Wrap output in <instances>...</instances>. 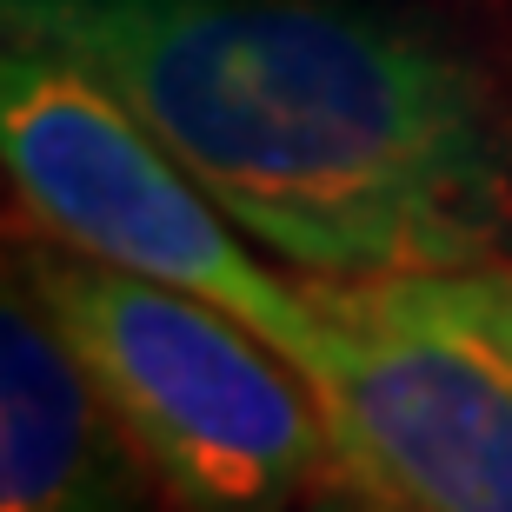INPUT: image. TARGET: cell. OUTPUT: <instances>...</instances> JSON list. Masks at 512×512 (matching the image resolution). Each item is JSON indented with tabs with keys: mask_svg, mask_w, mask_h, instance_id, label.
<instances>
[{
	"mask_svg": "<svg viewBox=\"0 0 512 512\" xmlns=\"http://www.w3.org/2000/svg\"><path fill=\"white\" fill-rule=\"evenodd\" d=\"M313 280L512 266V67L413 0H7Z\"/></svg>",
	"mask_w": 512,
	"mask_h": 512,
	"instance_id": "cell-1",
	"label": "cell"
},
{
	"mask_svg": "<svg viewBox=\"0 0 512 512\" xmlns=\"http://www.w3.org/2000/svg\"><path fill=\"white\" fill-rule=\"evenodd\" d=\"M7 280L67 340L173 512H300L353 486L313 380L233 313L47 233L7 247Z\"/></svg>",
	"mask_w": 512,
	"mask_h": 512,
	"instance_id": "cell-2",
	"label": "cell"
},
{
	"mask_svg": "<svg viewBox=\"0 0 512 512\" xmlns=\"http://www.w3.org/2000/svg\"><path fill=\"white\" fill-rule=\"evenodd\" d=\"M0 160L34 233L233 313L306 380L326 373L340 320L320 300V286L280 280L107 80L54 47L7 40Z\"/></svg>",
	"mask_w": 512,
	"mask_h": 512,
	"instance_id": "cell-3",
	"label": "cell"
},
{
	"mask_svg": "<svg viewBox=\"0 0 512 512\" xmlns=\"http://www.w3.org/2000/svg\"><path fill=\"white\" fill-rule=\"evenodd\" d=\"M320 300L340 346L313 393L353 486L399 512H512V366L439 326L360 313L326 286Z\"/></svg>",
	"mask_w": 512,
	"mask_h": 512,
	"instance_id": "cell-4",
	"label": "cell"
},
{
	"mask_svg": "<svg viewBox=\"0 0 512 512\" xmlns=\"http://www.w3.org/2000/svg\"><path fill=\"white\" fill-rule=\"evenodd\" d=\"M147 466L40 306L0 300V512H140Z\"/></svg>",
	"mask_w": 512,
	"mask_h": 512,
	"instance_id": "cell-5",
	"label": "cell"
},
{
	"mask_svg": "<svg viewBox=\"0 0 512 512\" xmlns=\"http://www.w3.org/2000/svg\"><path fill=\"white\" fill-rule=\"evenodd\" d=\"M333 300L360 306V313H386V320L439 326L459 340H479L486 353L512 366V266H473V273H413V280H360L333 286L320 280Z\"/></svg>",
	"mask_w": 512,
	"mask_h": 512,
	"instance_id": "cell-6",
	"label": "cell"
},
{
	"mask_svg": "<svg viewBox=\"0 0 512 512\" xmlns=\"http://www.w3.org/2000/svg\"><path fill=\"white\" fill-rule=\"evenodd\" d=\"M300 512H399V506H386V499H380V493H366V486H333V493L306 499Z\"/></svg>",
	"mask_w": 512,
	"mask_h": 512,
	"instance_id": "cell-7",
	"label": "cell"
}]
</instances>
